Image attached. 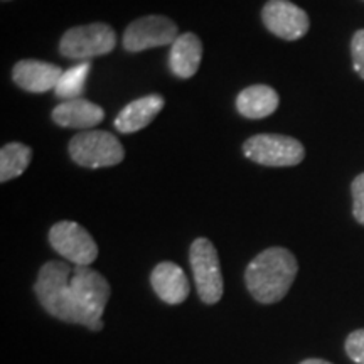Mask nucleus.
<instances>
[{
    "label": "nucleus",
    "mask_w": 364,
    "mask_h": 364,
    "mask_svg": "<svg viewBox=\"0 0 364 364\" xmlns=\"http://www.w3.org/2000/svg\"><path fill=\"white\" fill-rule=\"evenodd\" d=\"M279 105V93L267 85L248 86V88L241 90L236 98V110L240 112L241 117L252 118V120L270 117L272 113L277 112Z\"/></svg>",
    "instance_id": "obj_16"
},
{
    "label": "nucleus",
    "mask_w": 364,
    "mask_h": 364,
    "mask_svg": "<svg viewBox=\"0 0 364 364\" xmlns=\"http://www.w3.org/2000/svg\"><path fill=\"white\" fill-rule=\"evenodd\" d=\"M49 245L75 267H90L98 257V245L83 226L75 221H59L49 230Z\"/></svg>",
    "instance_id": "obj_8"
},
{
    "label": "nucleus",
    "mask_w": 364,
    "mask_h": 364,
    "mask_svg": "<svg viewBox=\"0 0 364 364\" xmlns=\"http://www.w3.org/2000/svg\"><path fill=\"white\" fill-rule=\"evenodd\" d=\"M51 117L54 124L65 129L88 130L102 124L105 120V110L90 100L75 98L59 103L53 110Z\"/></svg>",
    "instance_id": "obj_13"
},
{
    "label": "nucleus",
    "mask_w": 364,
    "mask_h": 364,
    "mask_svg": "<svg viewBox=\"0 0 364 364\" xmlns=\"http://www.w3.org/2000/svg\"><path fill=\"white\" fill-rule=\"evenodd\" d=\"M353 215L359 225L364 226V172L353 181Z\"/></svg>",
    "instance_id": "obj_20"
},
{
    "label": "nucleus",
    "mask_w": 364,
    "mask_h": 364,
    "mask_svg": "<svg viewBox=\"0 0 364 364\" xmlns=\"http://www.w3.org/2000/svg\"><path fill=\"white\" fill-rule=\"evenodd\" d=\"M164 103L166 102L161 95H147V97L134 100L117 115L115 129L120 134H135L145 129L161 113Z\"/></svg>",
    "instance_id": "obj_14"
},
{
    "label": "nucleus",
    "mask_w": 364,
    "mask_h": 364,
    "mask_svg": "<svg viewBox=\"0 0 364 364\" xmlns=\"http://www.w3.org/2000/svg\"><path fill=\"white\" fill-rule=\"evenodd\" d=\"M299 364H332L329 361H324V359H317V358H311V359H304L302 363Z\"/></svg>",
    "instance_id": "obj_22"
},
{
    "label": "nucleus",
    "mask_w": 364,
    "mask_h": 364,
    "mask_svg": "<svg viewBox=\"0 0 364 364\" xmlns=\"http://www.w3.org/2000/svg\"><path fill=\"white\" fill-rule=\"evenodd\" d=\"M262 19L273 36L285 41L304 38L311 27L307 12L289 0H268L262 11Z\"/></svg>",
    "instance_id": "obj_10"
},
{
    "label": "nucleus",
    "mask_w": 364,
    "mask_h": 364,
    "mask_svg": "<svg viewBox=\"0 0 364 364\" xmlns=\"http://www.w3.org/2000/svg\"><path fill=\"white\" fill-rule=\"evenodd\" d=\"M71 273L73 267L66 262L51 260L44 263L34 284V294L49 316L68 324H80L78 311L73 304L70 290Z\"/></svg>",
    "instance_id": "obj_2"
},
{
    "label": "nucleus",
    "mask_w": 364,
    "mask_h": 364,
    "mask_svg": "<svg viewBox=\"0 0 364 364\" xmlns=\"http://www.w3.org/2000/svg\"><path fill=\"white\" fill-rule=\"evenodd\" d=\"M91 71V63L90 61H83L75 65L70 70H66L63 73V76L58 81L56 90V97L66 100H75V98H81V95L85 93V86H86V80H88V75Z\"/></svg>",
    "instance_id": "obj_18"
},
{
    "label": "nucleus",
    "mask_w": 364,
    "mask_h": 364,
    "mask_svg": "<svg viewBox=\"0 0 364 364\" xmlns=\"http://www.w3.org/2000/svg\"><path fill=\"white\" fill-rule=\"evenodd\" d=\"M70 156L73 162L86 169H102L124 161L125 150L120 140L110 132L86 130L71 139Z\"/></svg>",
    "instance_id": "obj_4"
},
{
    "label": "nucleus",
    "mask_w": 364,
    "mask_h": 364,
    "mask_svg": "<svg viewBox=\"0 0 364 364\" xmlns=\"http://www.w3.org/2000/svg\"><path fill=\"white\" fill-rule=\"evenodd\" d=\"M243 154L250 161L267 167H292L306 157V149L294 136L260 134L243 144Z\"/></svg>",
    "instance_id": "obj_7"
},
{
    "label": "nucleus",
    "mask_w": 364,
    "mask_h": 364,
    "mask_svg": "<svg viewBox=\"0 0 364 364\" xmlns=\"http://www.w3.org/2000/svg\"><path fill=\"white\" fill-rule=\"evenodd\" d=\"M33 161V149L21 142L4 145L0 150V181L7 182L24 174Z\"/></svg>",
    "instance_id": "obj_17"
},
{
    "label": "nucleus",
    "mask_w": 364,
    "mask_h": 364,
    "mask_svg": "<svg viewBox=\"0 0 364 364\" xmlns=\"http://www.w3.org/2000/svg\"><path fill=\"white\" fill-rule=\"evenodd\" d=\"M61 68L39 59H22L12 70V80L19 88L29 93H46L56 90L63 76Z\"/></svg>",
    "instance_id": "obj_11"
},
{
    "label": "nucleus",
    "mask_w": 364,
    "mask_h": 364,
    "mask_svg": "<svg viewBox=\"0 0 364 364\" xmlns=\"http://www.w3.org/2000/svg\"><path fill=\"white\" fill-rule=\"evenodd\" d=\"M203 59V43L193 33H184L171 46L169 68L177 78L188 80L198 73Z\"/></svg>",
    "instance_id": "obj_15"
},
{
    "label": "nucleus",
    "mask_w": 364,
    "mask_h": 364,
    "mask_svg": "<svg viewBox=\"0 0 364 364\" xmlns=\"http://www.w3.org/2000/svg\"><path fill=\"white\" fill-rule=\"evenodd\" d=\"M346 354L356 364H364V329L353 331L344 344Z\"/></svg>",
    "instance_id": "obj_19"
},
{
    "label": "nucleus",
    "mask_w": 364,
    "mask_h": 364,
    "mask_svg": "<svg viewBox=\"0 0 364 364\" xmlns=\"http://www.w3.org/2000/svg\"><path fill=\"white\" fill-rule=\"evenodd\" d=\"M189 263L199 299L208 306L220 302L225 292V282L215 245L208 238H196L189 248Z\"/></svg>",
    "instance_id": "obj_5"
},
{
    "label": "nucleus",
    "mask_w": 364,
    "mask_h": 364,
    "mask_svg": "<svg viewBox=\"0 0 364 364\" xmlns=\"http://www.w3.org/2000/svg\"><path fill=\"white\" fill-rule=\"evenodd\" d=\"M150 284L162 302L179 306L189 297L191 284L182 268L174 262H162L150 273Z\"/></svg>",
    "instance_id": "obj_12"
},
{
    "label": "nucleus",
    "mask_w": 364,
    "mask_h": 364,
    "mask_svg": "<svg viewBox=\"0 0 364 364\" xmlns=\"http://www.w3.org/2000/svg\"><path fill=\"white\" fill-rule=\"evenodd\" d=\"M351 54L354 71L364 80V29L358 31L351 41Z\"/></svg>",
    "instance_id": "obj_21"
},
{
    "label": "nucleus",
    "mask_w": 364,
    "mask_h": 364,
    "mask_svg": "<svg viewBox=\"0 0 364 364\" xmlns=\"http://www.w3.org/2000/svg\"><path fill=\"white\" fill-rule=\"evenodd\" d=\"M117 46V34L105 22H93L66 31L59 43V53L68 59L90 61L91 58L105 56Z\"/></svg>",
    "instance_id": "obj_6"
},
{
    "label": "nucleus",
    "mask_w": 364,
    "mask_h": 364,
    "mask_svg": "<svg viewBox=\"0 0 364 364\" xmlns=\"http://www.w3.org/2000/svg\"><path fill=\"white\" fill-rule=\"evenodd\" d=\"M73 304L80 316V326L90 331L103 329V312L112 289L102 273L90 267H73L70 279Z\"/></svg>",
    "instance_id": "obj_3"
},
{
    "label": "nucleus",
    "mask_w": 364,
    "mask_h": 364,
    "mask_svg": "<svg viewBox=\"0 0 364 364\" xmlns=\"http://www.w3.org/2000/svg\"><path fill=\"white\" fill-rule=\"evenodd\" d=\"M299 272L297 258L290 250L272 247L258 253L245 270V284L260 304H277L289 294Z\"/></svg>",
    "instance_id": "obj_1"
},
{
    "label": "nucleus",
    "mask_w": 364,
    "mask_h": 364,
    "mask_svg": "<svg viewBox=\"0 0 364 364\" xmlns=\"http://www.w3.org/2000/svg\"><path fill=\"white\" fill-rule=\"evenodd\" d=\"M176 22L164 16H145L129 24L124 34V48L129 53L172 46L179 38Z\"/></svg>",
    "instance_id": "obj_9"
}]
</instances>
